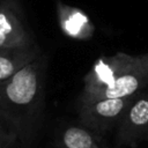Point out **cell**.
Segmentation results:
<instances>
[{
    "label": "cell",
    "mask_w": 148,
    "mask_h": 148,
    "mask_svg": "<svg viewBox=\"0 0 148 148\" xmlns=\"http://www.w3.org/2000/svg\"><path fill=\"white\" fill-rule=\"evenodd\" d=\"M46 68L47 57L42 53L0 83V116L12 126L21 143H29L42 124Z\"/></svg>",
    "instance_id": "6da1fadb"
},
{
    "label": "cell",
    "mask_w": 148,
    "mask_h": 148,
    "mask_svg": "<svg viewBox=\"0 0 148 148\" xmlns=\"http://www.w3.org/2000/svg\"><path fill=\"white\" fill-rule=\"evenodd\" d=\"M136 95L79 103L80 121L86 128L99 133L105 132L113 125L120 123Z\"/></svg>",
    "instance_id": "7a4b0ae2"
},
{
    "label": "cell",
    "mask_w": 148,
    "mask_h": 148,
    "mask_svg": "<svg viewBox=\"0 0 148 148\" xmlns=\"http://www.w3.org/2000/svg\"><path fill=\"white\" fill-rule=\"evenodd\" d=\"M37 45L18 0H0V49Z\"/></svg>",
    "instance_id": "3957f363"
},
{
    "label": "cell",
    "mask_w": 148,
    "mask_h": 148,
    "mask_svg": "<svg viewBox=\"0 0 148 148\" xmlns=\"http://www.w3.org/2000/svg\"><path fill=\"white\" fill-rule=\"evenodd\" d=\"M135 59L134 54L116 52L112 56H103L91 66L83 77V90L79 102L87 101L97 91L111 84Z\"/></svg>",
    "instance_id": "277c9868"
},
{
    "label": "cell",
    "mask_w": 148,
    "mask_h": 148,
    "mask_svg": "<svg viewBox=\"0 0 148 148\" xmlns=\"http://www.w3.org/2000/svg\"><path fill=\"white\" fill-rule=\"evenodd\" d=\"M148 87V52L136 54L134 61L106 88L97 91L87 101L92 102L103 98H120L134 96ZM79 102V103H83Z\"/></svg>",
    "instance_id": "5b68a950"
},
{
    "label": "cell",
    "mask_w": 148,
    "mask_h": 148,
    "mask_svg": "<svg viewBox=\"0 0 148 148\" xmlns=\"http://www.w3.org/2000/svg\"><path fill=\"white\" fill-rule=\"evenodd\" d=\"M148 138V90L136 95L118 124L116 141L118 146L135 147Z\"/></svg>",
    "instance_id": "8992f818"
},
{
    "label": "cell",
    "mask_w": 148,
    "mask_h": 148,
    "mask_svg": "<svg viewBox=\"0 0 148 148\" xmlns=\"http://www.w3.org/2000/svg\"><path fill=\"white\" fill-rule=\"evenodd\" d=\"M42 54L38 45L31 47L0 49V83L7 81Z\"/></svg>",
    "instance_id": "52a82bcc"
},
{
    "label": "cell",
    "mask_w": 148,
    "mask_h": 148,
    "mask_svg": "<svg viewBox=\"0 0 148 148\" xmlns=\"http://www.w3.org/2000/svg\"><path fill=\"white\" fill-rule=\"evenodd\" d=\"M57 14L59 24L64 34L67 36L83 39L89 38L92 35V25L86 14L77 8H73L61 1H57Z\"/></svg>",
    "instance_id": "ba28073f"
},
{
    "label": "cell",
    "mask_w": 148,
    "mask_h": 148,
    "mask_svg": "<svg viewBox=\"0 0 148 148\" xmlns=\"http://www.w3.org/2000/svg\"><path fill=\"white\" fill-rule=\"evenodd\" d=\"M59 148H96V142L86 127L72 126L62 132Z\"/></svg>",
    "instance_id": "9c48e42d"
},
{
    "label": "cell",
    "mask_w": 148,
    "mask_h": 148,
    "mask_svg": "<svg viewBox=\"0 0 148 148\" xmlns=\"http://www.w3.org/2000/svg\"><path fill=\"white\" fill-rule=\"evenodd\" d=\"M17 142H20L17 134L0 116V148H14Z\"/></svg>",
    "instance_id": "30bf717a"
}]
</instances>
